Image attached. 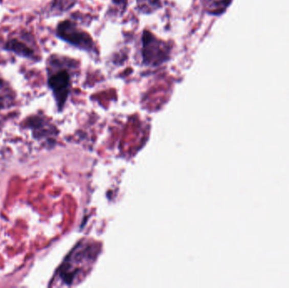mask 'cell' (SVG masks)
Here are the masks:
<instances>
[{"instance_id":"6da1fadb","label":"cell","mask_w":289,"mask_h":288,"mask_svg":"<svg viewBox=\"0 0 289 288\" xmlns=\"http://www.w3.org/2000/svg\"><path fill=\"white\" fill-rule=\"evenodd\" d=\"M76 63L69 58L56 54L47 62L48 85L53 92L58 109L62 110L71 92Z\"/></svg>"},{"instance_id":"7a4b0ae2","label":"cell","mask_w":289,"mask_h":288,"mask_svg":"<svg viewBox=\"0 0 289 288\" xmlns=\"http://www.w3.org/2000/svg\"><path fill=\"white\" fill-rule=\"evenodd\" d=\"M56 34L58 37L77 49L97 54L96 45L92 36L80 30L75 22L69 19L61 22L57 27Z\"/></svg>"},{"instance_id":"3957f363","label":"cell","mask_w":289,"mask_h":288,"mask_svg":"<svg viewBox=\"0 0 289 288\" xmlns=\"http://www.w3.org/2000/svg\"><path fill=\"white\" fill-rule=\"evenodd\" d=\"M142 55L146 65L158 66L169 58L170 49L164 41H159L150 32H144L142 36Z\"/></svg>"},{"instance_id":"277c9868","label":"cell","mask_w":289,"mask_h":288,"mask_svg":"<svg viewBox=\"0 0 289 288\" xmlns=\"http://www.w3.org/2000/svg\"><path fill=\"white\" fill-rule=\"evenodd\" d=\"M16 36L8 39L4 49L20 57L33 59L37 54V45L32 35L20 32Z\"/></svg>"},{"instance_id":"5b68a950","label":"cell","mask_w":289,"mask_h":288,"mask_svg":"<svg viewBox=\"0 0 289 288\" xmlns=\"http://www.w3.org/2000/svg\"><path fill=\"white\" fill-rule=\"evenodd\" d=\"M15 97V92L10 84L7 81L0 79V109L12 107Z\"/></svg>"},{"instance_id":"8992f818","label":"cell","mask_w":289,"mask_h":288,"mask_svg":"<svg viewBox=\"0 0 289 288\" xmlns=\"http://www.w3.org/2000/svg\"><path fill=\"white\" fill-rule=\"evenodd\" d=\"M78 0H53L49 6L48 14L52 15H59L68 11L76 5Z\"/></svg>"},{"instance_id":"52a82bcc","label":"cell","mask_w":289,"mask_h":288,"mask_svg":"<svg viewBox=\"0 0 289 288\" xmlns=\"http://www.w3.org/2000/svg\"><path fill=\"white\" fill-rule=\"evenodd\" d=\"M230 0H206V7L208 11L213 14L221 12Z\"/></svg>"},{"instance_id":"ba28073f","label":"cell","mask_w":289,"mask_h":288,"mask_svg":"<svg viewBox=\"0 0 289 288\" xmlns=\"http://www.w3.org/2000/svg\"><path fill=\"white\" fill-rule=\"evenodd\" d=\"M160 0H137L138 7L144 13L152 12L159 7Z\"/></svg>"}]
</instances>
